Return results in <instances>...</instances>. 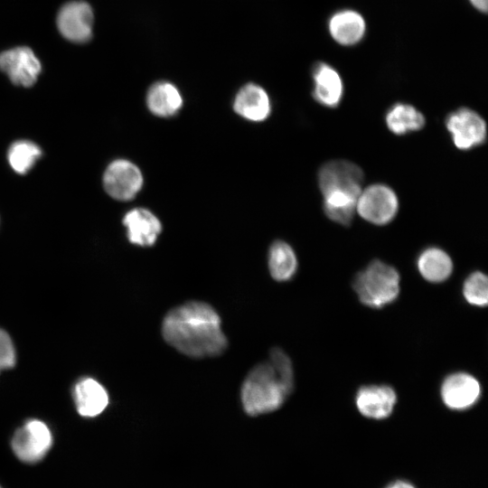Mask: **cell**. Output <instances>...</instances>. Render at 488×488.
<instances>
[{"label":"cell","mask_w":488,"mask_h":488,"mask_svg":"<svg viewBox=\"0 0 488 488\" xmlns=\"http://www.w3.org/2000/svg\"><path fill=\"white\" fill-rule=\"evenodd\" d=\"M358 197L345 193L333 192L324 195V211L325 215L332 221L347 226L356 211Z\"/></svg>","instance_id":"22"},{"label":"cell","mask_w":488,"mask_h":488,"mask_svg":"<svg viewBox=\"0 0 488 488\" xmlns=\"http://www.w3.org/2000/svg\"><path fill=\"white\" fill-rule=\"evenodd\" d=\"M149 110L159 117L174 115L183 105V99L178 89L168 81L153 84L146 95Z\"/></svg>","instance_id":"18"},{"label":"cell","mask_w":488,"mask_h":488,"mask_svg":"<svg viewBox=\"0 0 488 488\" xmlns=\"http://www.w3.org/2000/svg\"><path fill=\"white\" fill-rule=\"evenodd\" d=\"M293 389L291 360L280 348H273L268 359L256 365L243 381V408L249 416L273 412L285 403Z\"/></svg>","instance_id":"2"},{"label":"cell","mask_w":488,"mask_h":488,"mask_svg":"<svg viewBox=\"0 0 488 488\" xmlns=\"http://www.w3.org/2000/svg\"><path fill=\"white\" fill-rule=\"evenodd\" d=\"M471 4L479 11L487 12V0H469Z\"/></svg>","instance_id":"26"},{"label":"cell","mask_w":488,"mask_h":488,"mask_svg":"<svg viewBox=\"0 0 488 488\" xmlns=\"http://www.w3.org/2000/svg\"><path fill=\"white\" fill-rule=\"evenodd\" d=\"M41 155L42 150L36 144L27 140H20L11 145L7 159L15 173L24 174L34 165Z\"/></svg>","instance_id":"23"},{"label":"cell","mask_w":488,"mask_h":488,"mask_svg":"<svg viewBox=\"0 0 488 488\" xmlns=\"http://www.w3.org/2000/svg\"><path fill=\"white\" fill-rule=\"evenodd\" d=\"M399 280L393 267L376 259L355 276L352 286L363 305L380 308L398 297Z\"/></svg>","instance_id":"3"},{"label":"cell","mask_w":488,"mask_h":488,"mask_svg":"<svg viewBox=\"0 0 488 488\" xmlns=\"http://www.w3.org/2000/svg\"><path fill=\"white\" fill-rule=\"evenodd\" d=\"M463 294L469 304L485 306L488 303L487 277L480 271L472 273L464 283Z\"/></svg>","instance_id":"24"},{"label":"cell","mask_w":488,"mask_h":488,"mask_svg":"<svg viewBox=\"0 0 488 488\" xmlns=\"http://www.w3.org/2000/svg\"><path fill=\"white\" fill-rule=\"evenodd\" d=\"M73 394L77 410L83 417H96L108 404V396L105 388L91 378H84L77 382Z\"/></svg>","instance_id":"17"},{"label":"cell","mask_w":488,"mask_h":488,"mask_svg":"<svg viewBox=\"0 0 488 488\" xmlns=\"http://www.w3.org/2000/svg\"><path fill=\"white\" fill-rule=\"evenodd\" d=\"M446 127L458 149L469 150L486 140L485 121L468 108H460L450 113L446 118Z\"/></svg>","instance_id":"7"},{"label":"cell","mask_w":488,"mask_h":488,"mask_svg":"<svg viewBox=\"0 0 488 488\" xmlns=\"http://www.w3.org/2000/svg\"><path fill=\"white\" fill-rule=\"evenodd\" d=\"M123 224L127 230V238L138 246H152L162 230L161 222L148 210L137 208L128 211Z\"/></svg>","instance_id":"14"},{"label":"cell","mask_w":488,"mask_h":488,"mask_svg":"<svg viewBox=\"0 0 488 488\" xmlns=\"http://www.w3.org/2000/svg\"><path fill=\"white\" fill-rule=\"evenodd\" d=\"M52 443L49 427L41 420L30 419L14 432L11 446L20 461L35 464L47 455Z\"/></svg>","instance_id":"4"},{"label":"cell","mask_w":488,"mask_h":488,"mask_svg":"<svg viewBox=\"0 0 488 488\" xmlns=\"http://www.w3.org/2000/svg\"><path fill=\"white\" fill-rule=\"evenodd\" d=\"M15 350L10 336L0 329V371L15 364Z\"/></svg>","instance_id":"25"},{"label":"cell","mask_w":488,"mask_h":488,"mask_svg":"<svg viewBox=\"0 0 488 488\" xmlns=\"http://www.w3.org/2000/svg\"><path fill=\"white\" fill-rule=\"evenodd\" d=\"M328 28L335 42L349 46L358 43L362 39L366 23L358 12L346 9L331 16Z\"/></svg>","instance_id":"16"},{"label":"cell","mask_w":488,"mask_h":488,"mask_svg":"<svg viewBox=\"0 0 488 488\" xmlns=\"http://www.w3.org/2000/svg\"><path fill=\"white\" fill-rule=\"evenodd\" d=\"M313 97L321 105L336 108L342 100L343 84L339 73L329 64L319 62L313 70Z\"/></svg>","instance_id":"13"},{"label":"cell","mask_w":488,"mask_h":488,"mask_svg":"<svg viewBox=\"0 0 488 488\" xmlns=\"http://www.w3.org/2000/svg\"><path fill=\"white\" fill-rule=\"evenodd\" d=\"M270 275L277 281L289 280L297 268L296 257L292 248L284 241L272 244L268 253Z\"/></svg>","instance_id":"21"},{"label":"cell","mask_w":488,"mask_h":488,"mask_svg":"<svg viewBox=\"0 0 488 488\" xmlns=\"http://www.w3.org/2000/svg\"><path fill=\"white\" fill-rule=\"evenodd\" d=\"M481 395L478 380L470 374L457 372L448 376L441 386V398L446 407L465 410L474 405Z\"/></svg>","instance_id":"11"},{"label":"cell","mask_w":488,"mask_h":488,"mask_svg":"<svg viewBox=\"0 0 488 488\" xmlns=\"http://www.w3.org/2000/svg\"><path fill=\"white\" fill-rule=\"evenodd\" d=\"M0 70L14 84L31 87L37 80L42 65L30 48L22 46L0 54Z\"/></svg>","instance_id":"9"},{"label":"cell","mask_w":488,"mask_h":488,"mask_svg":"<svg viewBox=\"0 0 488 488\" xmlns=\"http://www.w3.org/2000/svg\"><path fill=\"white\" fill-rule=\"evenodd\" d=\"M363 179L362 170L347 160L329 161L318 172V184L323 195L339 192L359 197Z\"/></svg>","instance_id":"6"},{"label":"cell","mask_w":488,"mask_h":488,"mask_svg":"<svg viewBox=\"0 0 488 488\" xmlns=\"http://www.w3.org/2000/svg\"><path fill=\"white\" fill-rule=\"evenodd\" d=\"M399 201L394 191L385 184L376 183L361 191L356 204V211L365 221L385 225L396 216Z\"/></svg>","instance_id":"5"},{"label":"cell","mask_w":488,"mask_h":488,"mask_svg":"<svg viewBox=\"0 0 488 488\" xmlns=\"http://www.w3.org/2000/svg\"><path fill=\"white\" fill-rule=\"evenodd\" d=\"M397 401L394 389L389 386H363L356 395L355 403L358 410L364 417L382 419L393 411Z\"/></svg>","instance_id":"12"},{"label":"cell","mask_w":488,"mask_h":488,"mask_svg":"<svg viewBox=\"0 0 488 488\" xmlns=\"http://www.w3.org/2000/svg\"><path fill=\"white\" fill-rule=\"evenodd\" d=\"M233 108L239 116L251 120L262 121L270 114V101L260 86L249 83L237 93Z\"/></svg>","instance_id":"15"},{"label":"cell","mask_w":488,"mask_h":488,"mask_svg":"<svg viewBox=\"0 0 488 488\" xmlns=\"http://www.w3.org/2000/svg\"><path fill=\"white\" fill-rule=\"evenodd\" d=\"M93 12L90 5L82 1L64 5L57 17L61 33L74 42H85L91 38Z\"/></svg>","instance_id":"10"},{"label":"cell","mask_w":488,"mask_h":488,"mask_svg":"<svg viewBox=\"0 0 488 488\" xmlns=\"http://www.w3.org/2000/svg\"><path fill=\"white\" fill-rule=\"evenodd\" d=\"M0 488H2L1 485H0Z\"/></svg>","instance_id":"28"},{"label":"cell","mask_w":488,"mask_h":488,"mask_svg":"<svg viewBox=\"0 0 488 488\" xmlns=\"http://www.w3.org/2000/svg\"><path fill=\"white\" fill-rule=\"evenodd\" d=\"M103 184L106 192L118 201L133 199L140 191L143 176L133 163L118 159L113 161L106 169Z\"/></svg>","instance_id":"8"},{"label":"cell","mask_w":488,"mask_h":488,"mask_svg":"<svg viewBox=\"0 0 488 488\" xmlns=\"http://www.w3.org/2000/svg\"><path fill=\"white\" fill-rule=\"evenodd\" d=\"M386 125L396 135H404L421 129L425 117L416 108L408 104L397 103L387 112Z\"/></svg>","instance_id":"20"},{"label":"cell","mask_w":488,"mask_h":488,"mask_svg":"<svg viewBox=\"0 0 488 488\" xmlns=\"http://www.w3.org/2000/svg\"><path fill=\"white\" fill-rule=\"evenodd\" d=\"M162 334L169 345L192 358L217 356L228 346L219 314L199 301L171 309L164 318Z\"/></svg>","instance_id":"1"},{"label":"cell","mask_w":488,"mask_h":488,"mask_svg":"<svg viewBox=\"0 0 488 488\" xmlns=\"http://www.w3.org/2000/svg\"><path fill=\"white\" fill-rule=\"evenodd\" d=\"M418 268L426 280L439 283L450 277L453 262L444 250L432 247L425 249L419 255Z\"/></svg>","instance_id":"19"},{"label":"cell","mask_w":488,"mask_h":488,"mask_svg":"<svg viewBox=\"0 0 488 488\" xmlns=\"http://www.w3.org/2000/svg\"><path fill=\"white\" fill-rule=\"evenodd\" d=\"M387 488H415L411 483L404 481H397L390 485H389Z\"/></svg>","instance_id":"27"}]
</instances>
